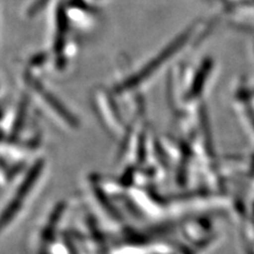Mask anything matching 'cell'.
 <instances>
[{"label": "cell", "instance_id": "2", "mask_svg": "<svg viewBox=\"0 0 254 254\" xmlns=\"http://www.w3.org/2000/svg\"><path fill=\"white\" fill-rule=\"evenodd\" d=\"M48 0H35V1L32 3L28 10V16H33L37 14L38 12H41L45 5L47 4Z\"/></svg>", "mask_w": 254, "mask_h": 254}, {"label": "cell", "instance_id": "1", "mask_svg": "<svg viewBox=\"0 0 254 254\" xmlns=\"http://www.w3.org/2000/svg\"><path fill=\"white\" fill-rule=\"evenodd\" d=\"M28 83L31 87L32 91L37 95L38 100H41V102L44 103L46 108L50 109V111H52L54 116L61 118V120L64 123L71 126L75 125V120L72 115H71L69 111H67V109L61 104L60 101L55 98L49 90H47L37 79L33 77H28Z\"/></svg>", "mask_w": 254, "mask_h": 254}]
</instances>
